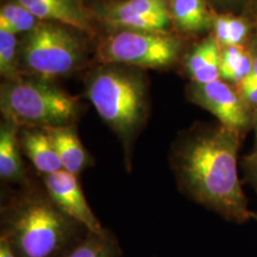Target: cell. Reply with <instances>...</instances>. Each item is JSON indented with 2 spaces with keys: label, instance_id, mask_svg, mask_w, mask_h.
Returning a JSON list of instances; mask_svg holds the SVG:
<instances>
[{
  "label": "cell",
  "instance_id": "obj_6",
  "mask_svg": "<svg viewBox=\"0 0 257 257\" xmlns=\"http://www.w3.org/2000/svg\"><path fill=\"white\" fill-rule=\"evenodd\" d=\"M182 41L170 32L117 30L101 41L96 56L102 64L137 69H166L179 60Z\"/></svg>",
  "mask_w": 257,
  "mask_h": 257
},
{
  "label": "cell",
  "instance_id": "obj_26",
  "mask_svg": "<svg viewBox=\"0 0 257 257\" xmlns=\"http://www.w3.org/2000/svg\"><path fill=\"white\" fill-rule=\"evenodd\" d=\"M256 2H257V0H256Z\"/></svg>",
  "mask_w": 257,
  "mask_h": 257
},
{
  "label": "cell",
  "instance_id": "obj_5",
  "mask_svg": "<svg viewBox=\"0 0 257 257\" xmlns=\"http://www.w3.org/2000/svg\"><path fill=\"white\" fill-rule=\"evenodd\" d=\"M83 35L67 25L40 22L21 40V76L50 81L76 72L86 57Z\"/></svg>",
  "mask_w": 257,
  "mask_h": 257
},
{
  "label": "cell",
  "instance_id": "obj_8",
  "mask_svg": "<svg viewBox=\"0 0 257 257\" xmlns=\"http://www.w3.org/2000/svg\"><path fill=\"white\" fill-rule=\"evenodd\" d=\"M94 12L118 30L169 32L173 27L168 0H118Z\"/></svg>",
  "mask_w": 257,
  "mask_h": 257
},
{
  "label": "cell",
  "instance_id": "obj_12",
  "mask_svg": "<svg viewBox=\"0 0 257 257\" xmlns=\"http://www.w3.org/2000/svg\"><path fill=\"white\" fill-rule=\"evenodd\" d=\"M19 126L3 119L0 126V179L5 184L24 186L31 178L22 160Z\"/></svg>",
  "mask_w": 257,
  "mask_h": 257
},
{
  "label": "cell",
  "instance_id": "obj_3",
  "mask_svg": "<svg viewBox=\"0 0 257 257\" xmlns=\"http://www.w3.org/2000/svg\"><path fill=\"white\" fill-rule=\"evenodd\" d=\"M86 96L96 113L119 138L126 169L130 172L134 141L149 113L146 78L137 68L104 64L89 74Z\"/></svg>",
  "mask_w": 257,
  "mask_h": 257
},
{
  "label": "cell",
  "instance_id": "obj_2",
  "mask_svg": "<svg viewBox=\"0 0 257 257\" xmlns=\"http://www.w3.org/2000/svg\"><path fill=\"white\" fill-rule=\"evenodd\" d=\"M88 232L32 180L2 205L0 237L18 257H64Z\"/></svg>",
  "mask_w": 257,
  "mask_h": 257
},
{
  "label": "cell",
  "instance_id": "obj_16",
  "mask_svg": "<svg viewBox=\"0 0 257 257\" xmlns=\"http://www.w3.org/2000/svg\"><path fill=\"white\" fill-rule=\"evenodd\" d=\"M251 24L245 17L233 14H217L213 21V36L223 48L245 47Z\"/></svg>",
  "mask_w": 257,
  "mask_h": 257
},
{
  "label": "cell",
  "instance_id": "obj_18",
  "mask_svg": "<svg viewBox=\"0 0 257 257\" xmlns=\"http://www.w3.org/2000/svg\"><path fill=\"white\" fill-rule=\"evenodd\" d=\"M251 72V56L246 47H227L221 49L220 79L238 85Z\"/></svg>",
  "mask_w": 257,
  "mask_h": 257
},
{
  "label": "cell",
  "instance_id": "obj_24",
  "mask_svg": "<svg viewBox=\"0 0 257 257\" xmlns=\"http://www.w3.org/2000/svg\"><path fill=\"white\" fill-rule=\"evenodd\" d=\"M0 257H18L9 245L8 240L0 237Z\"/></svg>",
  "mask_w": 257,
  "mask_h": 257
},
{
  "label": "cell",
  "instance_id": "obj_22",
  "mask_svg": "<svg viewBox=\"0 0 257 257\" xmlns=\"http://www.w3.org/2000/svg\"><path fill=\"white\" fill-rule=\"evenodd\" d=\"M242 168L245 181L257 192V144L251 153L243 157Z\"/></svg>",
  "mask_w": 257,
  "mask_h": 257
},
{
  "label": "cell",
  "instance_id": "obj_11",
  "mask_svg": "<svg viewBox=\"0 0 257 257\" xmlns=\"http://www.w3.org/2000/svg\"><path fill=\"white\" fill-rule=\"evenodd\" d=\"M22 152L41 176L62 170L53 140L46 127H19Z\"/></svg>",
  "mask_w": 257,
  "mask_h": 257
},
{
  "label": "cell",
  "instance_id": "obj_25",
  "mask_svg": "<svg viewBox=\"0 0 257 257\" xmlns=\"http://www.w3.org/2000/svg\"><path fill=\"white\" fill-rule=\"evenodd\" d=\"M252 219L257 220V212H253V214H252Z\"/></svg>",
  "mask_w": 257,
  "mask_h": 257
},
{
  "label": "cell",
  "instance_id": "obj_10",
  "mask_svg": "<svg viewBox=\"0 0 257 257\" xmlns=\"http://www.w3.org/2000/svg\"><path fill=\"white\" fill-rule=\"evenodd\" d=\"M27 8L41 22H51L74 28L82 34H95L96 15L86 0H14Z\"/></svg>",
  "mask_w": 257,
  "mask_h": 257
},
{
  "label": "cell",
  "instance_id": "obj_1",
  "mask_svg": "<svg viewBox=\"0 0 257 257\" xmlns=\"http://www.w3.org/2000/svg\"><path fill=\"white\" fill-rule=\"evenodd\" d=\"M240 134L223 126H193L174 141L169 165L179 191L223 219H252L238 174Z\"/></svg>",
  "mask_w": 257,
  "mask_h": 257
},
{
  "label": "cell",
  "instance_id": "obj_13",
  "mask_svg": "<svg viewBox=\"0 0 257 257\" xmlns=\"http://www.w3.org/2000/svg\"><path fill=\"white\" fill-rule=\"evenodd\" d=\"M46 128L53 140L63 170L79 176L83 170L93 165V157L83 147L73 124Z\"/></svg>",
  "mask_w": 257,
  "mask_h": 257
},
{
  "label": "cell",
  "instance_id": "obj_23",
  "mask_svg": "<svg viewBox=\"0 0 257 257\" xmlns=\"http://www.w3.org/2000/svg\"><path fill=\"white\" fill-rule=\"evenodd\" d=\"M249 53L251 56V72L245 79L251 80L253 82H257V37L250 42L249 47Z\"/></svg>",
  "mask_w": 257,
  "mask_h": 257
},
{
  "label": "cell",
  "instance_id": "obj_14",
  "mask_svg": "<svg viewBox=\"0 0 257 257\" xmlns=\"http://www.w3.org/2000/svg\"><path fill=\"white\" fill-rule=\"evenodd\" d=\"M221 47L212 35L193 48L185 60V73L194 83H210L220 79Z\"/></svg>",
  "mask_w": 257,
  "mask_h": 257
},
{
  "label": "cell",
  "instance_id": "obj_7",
  "mask_svg": "<svg viewBox=\"0 0 257 257\" xmlns=\"http://www.w3.org/2000/svg\"><path fill=\"white\" fill-rule=\"evenodd\" d=\"M186 95L189 101L210 112L220 125L230 130L242 134L252 125V113L244 105L237 89L224 80L210 83L191 82L186 88Z\"/></svg>",
  "mask_w": 257,
  "mask_h": 257
},
{
  "label": "cell",
  "instance_id": "obj_17",
  "mask_svg": "<svg viewBox=\"0 0 257 257\" xmlns=\"http://www.w3.org/2000/svg\"><path fill=\"white\" fill-rule=\"evenodd\" d=\"M123 250L117 236L110 229L89 232L64 257H121Z\"/></svg>",
  "mask_w": 257,
  "mask_h": 257
},
{
  "label": "cell",
  "instance_id": "obj_9",
  "mask_svg": "<svg viewBox=\"0 0 257 257\" xmlns=\"http://www.w3.org/2000/svg\"><path fill=\"white\" fill-rule=\"evenodd\" d=\"M41 178L51 200L67 216L79 221L91 232H100L105 229L86 200L79 176L62 169Z\"/></svg>",
  "mask_w": 257,
  "mask_h": 257
},
{
  "label": "cell",
  "instance_id": "obj_20",
  "mask_svg": "<svg viewBox=\"0 0 257 257\" xmlns=\"http://www.w3.org/2000/svg\"><path fill=\"white\" fill-rule=\"evenodd\" d=\"M19 53L21 40H18V35L0 29V74L5 81L21 78Z\"/></svg>",
  "mask_w": 257,
  "mask_h": 257
},
{
  "label": "cell",
  "instance_id": "obj_15",
  "mask_svg": "<svg viewBox=\"0 0 257 257\" xmlns=\"http://www.w3.org/2000/svg\"><path fill=\"white\" fill-rule=\"evenodd\" d=\"M173 27L182 32L212 30L214 15L207 0H168Z\"/></svg>",
  "mask_w": 257,
  "mask_h": 257
},
{
  "label": "cell",
  "instance_id": "obj_4",
  "mask_svg": "<svg viewBox=\"0 0 257 257\" xmlns=\"http://www.w3.org/2000/svg\"><path fill=\"white\" fill-rule=\"evenodd\" d=\"M78 96L48 80L21 78L0 87V110L4 119L19 127H55L72 125L80 113Z\"/></svg>",
  "mask_w": 257,
  "mask_h": 257
},
{
  "label": "cell",
  "instance_id": "obj_21",
  "mask_svg": "<svg viewBox=\"0 0 257 257\" xmlns=\"http://www.w3.org/2000/svg\"><path fill=\"white\" fill-rule=\"evenodd\" d=\"M211 9L217 14L238 15L248 5L250 0H207Z\"/></svg>",
  "mask_w": 257,
  "mask_h": 257
},
{
  "label": "cell",
  "instance_id": "obj_19",
  "mask_svg": "<svg viewBox=\"0 0 257 257\" xmlns=\"http://www.w3.org/2000/svg\"><path fill=\"white\" fill-rule=\"evenodd\" d=\"M40 22L27 8L14 0H6L0 8V29H5L16 35L29 34Z\"/></svg>",
  "mask_w": 257,
  "mask_h": 257
}]
</instances>
